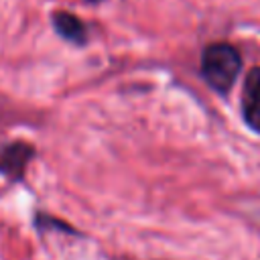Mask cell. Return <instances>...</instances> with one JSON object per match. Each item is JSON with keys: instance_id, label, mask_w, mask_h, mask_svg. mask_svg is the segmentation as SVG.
Segmentation results:
<instances>
[{"instance_id": "6da1fadb", "label": "cell", "mask_w": 260, "mask_h": 260, "mask_svg": "<svg viewBox=\"0 0 260 260\" xmlns=\"http://www.w3.org/2000/svg\"><path fill=\"white\" fill-rule=\"evenodd\" d=\"M240 69H242L240 53L230 43H211L203 49L201 73H203V79L215 91L228 93L236 83Z\"/></svg>"}, {"instance_id": "7a4b0ae2", "label": "cell", "mask_w": 260, "mask_h": 260, "mask_svg": "<svg viewBox=\"0 0 260 260\" xmlns=\"http://www.w3.org/2000/svg\"><path fill=\"white\" fill-rule=\"evenodd\" d=\"M242 114L250 128L260 132V67H254L244 81Z\"/></svg>"}, {"instance_id": "3957f363", "label": "cell", "mask_w": 260, "mask_h": 260, "mask_svg": "<svg viewBox=\"0 0 260 260\" xmlns=\"http://www.w3.org/2000/svg\"><path fill=\"white\" fill-rule=\"evenodd\" d=\"M30 156H32V148L26 142L0 144V173L8 177H20Z\"/></svg>"}, {"instance_id": "277c9868", "label": "cell", "mask_w": 260, "mask_h": 260, "mask_svg": "<svg viewBox=\"0 0 260 260\" xmlns=\"http://www.w3.org/2000/svg\"><path fill=\"white\" fill-rule=\"evenodd\" d=\"M53 26H55V30L63 39H67L71 43L83 45L87 41V28H85V24L77 16H73L69 12H57L53 16Z\"/></svg>"}, {"instance_id": "5b68a950", "label": "cell", "mask_w": 260, "mask_h": 260, "mask_svg": "<svg viewBox=\"0 0 260 260\" xmlns=\"http://www.w3.org/2000/svg\"><path fill=\"white\" fill-rule=\"evenodd\" d=\"M87 2H98V0H87Z\"/></svg>"}]
</instances>
